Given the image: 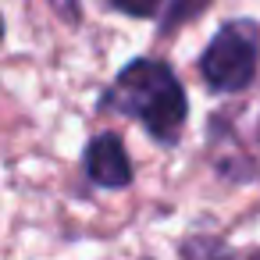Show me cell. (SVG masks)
Masks as SVG:
<instances>
[{"instance_id":"cell-1","label":"cell","mask_w":260,"mask_h":260,"mask_svg":"<svg viewBox=\"0 0 260 260\" xmlns=\"http://www.w3.org/2000/svg\"><path fill=\"white\" fill-rule=\"evenodd\" d=\"M104 104L128 118H139L146 132L160 143H175L185 121V93L171 68L160 61H132L118 75Z\"/></svg>"},{"instance_id":"cell-2","label":"cell","mask_w":260,"mask_h":260,"mask_svg":"<svg viewBox=\"0 0 260 260\" xmlns=\"http://www.w3.org/2000/svg\"><path fill=\"white\" fill-rule=\"evenodd\" d=\"M256 61H260V32H256V25L253 22H232L210 40V47H207V54L200 61V72H203L210 89L239 93V89H246L253 82Z\"/></svg>"},{"instance_id":"cell-5","label":"cell","mask_w":260,"mask_h":260,"mask_svg":"<svg viewBox=\"0 0 260 260\" xmlns=\"http://www.w3.org/2000/svg\"><path fill=\"white\" fill-rule=\"evenodd\" d=\"M111 8H118V11H125V15H132V18H150L164 0H107Z\"/></svg>"},{"instance_id":"cell-6","label":"cell","mask_w":260,"mask_h":260,"mask_svg":"<svg viewBox=\"0 0 260 260\" xmlns=\"http://www.w3.org/2000/svg\"><path fill=\"white\" fill-rule=\"evenodd\" d=\"M0 36H4V18H0Z\"/></svg>"},{"instance_id":"cell-4","label":"cell","mask_w":260,"mask_h":260,"mask_svg":"<svg viewBox=\"0 0 260 260\" xmlns=\"http://www.w3.org/2000/svg\"><path fill=\"white\" fill-rule=\"evenodd\" d=\"M207 4H210V0H175L171 11H168V18H164V32H171V29L185 25V22H189L192 15H200Z\"/></svg>"},{"instance_id":"cell-3","label":"cell","mask_w":260,"mask_h":260,"mask_svg":"<svg viewBox=\"0 0 260 260\" xmlns=\"http://www.w3.org/2000/svg\"><path fill=\"white\" fill-rule=\"evenodd\" d=\"M86 171L104 189H121L132 182V164L118 136H96L86 150Z\"/></svg>"}]
</instances>
